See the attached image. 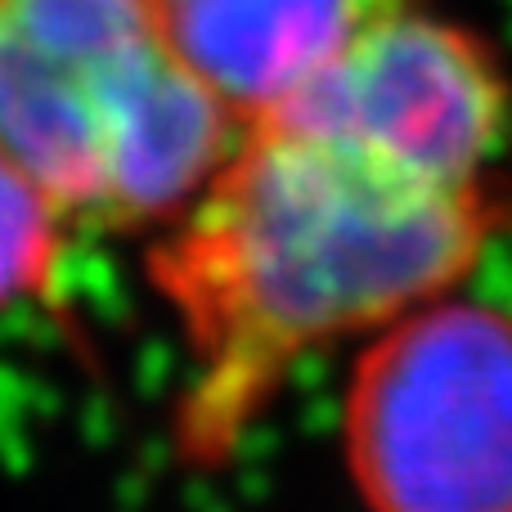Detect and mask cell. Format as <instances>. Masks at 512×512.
I'll return each mask as SVG.
<instances>
[{"label":"cell","instance_id":"1","mask_svg":"<svg viewBox=\"0 0 512 512\" xmlns=\"http://www.w3.org/2000/svg\"><path fill=\"white\" fill-rule=\"evenodd\" d=\"M508 230V180L445 185L319 131L243 126L149 252L189 346L180 459H234L301 360L468 288Z\"/></svg>","mask_w":512,"mask_h":512},{"label":"cell","instance_id":"2","mask_svg":"<svg viewBox=\"0 0 512 512\" xmlns=\"http://www.w3.org/2000/svg\"><path fill=\"white\" fill-rule=\"evenodd\" d=\"M239 135L153 0H0V153L63 221L162 230Z\"/></svg>","mask_w":512,"mask_h":512},{"label":"cell","instance_id":"3","mask_svg":"<svg viewBox=\"0 0 512 512\" xmlns=\"http://www.w3.org/2000/svg\"><path fill=\"white\" fill-rule=\"evenodd\" d=\"M342 459L369 512H512V306L454 288L364 337Z\"/></svg>","mask_w":512,"mask_h":512},{"label":"cell","instance_id":"4","mask_svg":"<svg viewBox=\"0 0 512 512\" xmlns=\"http://www.w3.org/2000/svg\"><path fill=\"white\" fill-rule=\"evenodd\" d=\"M261 122L319 131L445 185H490L508 180L512 77L463 18L427 0H364L333 54Z\"/></svg>","mask_w":512,"mask_h":512},{"label":"cell","instance_id":"5","mask_svg":"<svg viewBox=\"0 0 512 512\" xmlns=\"http://www.w3.org/2000/svg\"><path fill=\"white\" fill-rule=\"evenodd\" d=\"M364 0H153L189 72L243 126L270 117L333 54Z\"/></svg>","mask_w":512,"mask_h":512},{"label":"cell","instance_id":"6","mask_svg":"<svg viewBox=\"0 0 512 512\" xmlns=\"http://www.w3.org/2000/svg\"><path fill=\"white\" fill-rule=\"evenodd\" d=\"M63 212L0 153V315L41 297L63 256Z\"/></svg>","mask_w":512,"mask_h":512}]
</instances>
